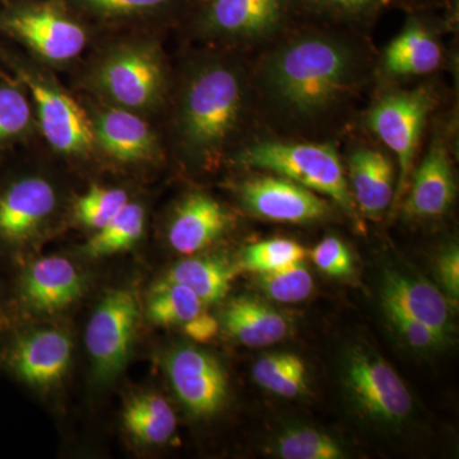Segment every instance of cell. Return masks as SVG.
Returning a JSON list of instances; mask_svg holds the SVG:
<instances>
[{
  "instance_id": "cell-16",
  "label": "cell",
  "mask_w": 459,
  "mask_h": 459,
  "mask_svg": "<svg viewBox=\"0 0 459 459\" xmlns=\"http://www.w3.org/2000/svg\"><path fill=\"white\" fill-rule=\"evenodd\" d=\"M446 295L428 281L391 271L382 287L385 313L419 320L448 336L452 331V305Z\"/></svg>"
},
{
  "instance_id": "cell-13",
  "label": "cell",
  "mask_w": 459,
  "mask_h": 459,
  "mask_svg": "<svg viewBox=\"0 0 459 459\" xmlns=\"http://www.w3.org/2000/svg\"><path fill=\"white\" fill-rule=\"evenodd\" d=\"M241 202L249 212L274 222L320 221L331 212V205L316 192L282 177H259L238 186Z\"/></svg>"
},
{
  "instance_id": "cell-3",
  "label": "cell",
  "mask_w": 459,
  "mask_h": 459,
  "mask_svg": "<svg viewBox=\"0 0 459 459\" xmlns=\"http://www.w3.org/2000/svg\"><path fill=\"white\" fill-rule=\"evenodd\" d=\"M247 168L273 172L331 198L344 212L356 219V204L343 166L334 147L329 144L294 142H259L241 155Z\"/></svg>"
},
{
  "instance_id": "cell-35",
  "label": "cell",
  "mask_w": 459,
  "mask_h": 459,
  "mask_svg": "<svg viewBox=\"0 0 459 459\" xmlns=\"http://www.w3.org/2000/svg\"><path fill=\"white\" fill-rule=\"evenodd\" d=\"M314 264L332 277H346L353 272L352 256L343 241L328 237L312 250Z\"/></svg>"
},
{
  "instance_id": "cell-31",
  "label": "cell",
  "mask_w": 459,
  "mask_h": 459,
  "mask_svg": "<svg viewBox=\"0 0 459 459\" xmlns=\"http://www.w3.org/2000/svg\"><path fill=\"white\" fill-rule=\"evenodd\" d=\"M258 282L268 298L282 304L307 300L314 290L313 276L303 262L267 273H259Z\"/></svg>"
},
{
  "instance_id": "cell-21",
  "label": "cell",
  "mask_w": 459,
  "mask_h": 459,
  "mask_svg": "<svg viewBox=\"0 0 459 459\" xmlns=\"http://www.w3.org/2000/svg\"><path fill=\"white\" fill-rule=\"evenodd\" d=\"M222 322L230 336L249 347L271 346L285 340L291 332L286 316L246 296L230 301L222 314Z\"/></svg>"
},
{
  "instance_id": "cell-24",
  "label": "cell",
  "mask_w": 459,
  "mask_h": 459,
  "mask_svg": "<svg viewBox=\"0 0 459 459\" xmlns=\"http://www.w3.org/2000/svg\"><path fill=\"white\" fill-rule=\"evenodd\" d=\"M238 267L217 258H190L175 264L166 281L192 290L204 305L220 303L228 295Z\"/></svg>"
},
{
  "instance_id": "cell-18",
  "label": "cell",
  "mask_w": 459,
  "mask_h": 459,
  "mask_svg": "<svg viewBox=\"0 0 459 459\" xmlns=\"http://www.w3.org/2000/svg\"><path fill=\"white\" fill-rule=\"evenodd\" d=\"M455 198V174L448 151L435 142L413 175L404 213L412 219H435L448 212Z\"/></svg>"
},
{
  "instance_id": "cell-7",
  "label": "cell",
  "mask_w": 459,
  "mask_h": 459,
  "mask_svg": "<svg viewBox=\"0 0 459 459\" xmlns=\"http://www.w3.org/2000/svg\"><path fill=\"white\" fill-rule=\"evenodd\" d=\"M138 322L137 299L128 290H113L101 299L86 329L87 350L98 382L114 379L126 367Z\"/></svg>"
},
{
  "instance_id": "cell-10",
  "label": "cell",
  "mask_w": 459,
  "mask_h": 459,
  "mask_svg": "<svg viewBox=\"0 0 459 459\" xmlns=\"http://www.w3.org/2000/svg\"><path fill=\"white\" fill-rule=\"evenodd\" d=\"M166 368L175 394L193 415L210 418L222 409L228 377L214 356L195 347H179L169 355Z\"/></svg>"
},
{
  "instance_id": "cell-34",
  "label": "cell",
  "mask_w": 459,
  "mask_h": 459,
  "mask_svg": "<svg viewBox=\"0 0 459 459\" xmlns=\"http://www.w3.org/2000/svg\"><path fill=\"white\" fill-rule=\"evenodd\" d=\"M385 314L402 341L416 351H437V350L443 349L446 341H448V336L440 333L439 331L425 325V323L407 318V316H400V314Z\"/></svg>"
},
{
  "instance_id": "cell-36",
  "label": "cell",
  "mask_w": 459,
  "mask_h": 459,
  "mask_svg": "<svg viewBox=\"0 0 459 459\" xmlns=\"http://www.w3.org/2000/svg\"><path fill=\"white\" fill-rule=\"evenodd\" d=\"M437 276L446 291V298L452 303H458L459 299V250L451 247L444 250L437 263Z\"/></svg>"
},
{
  "instance_id": "cell-2",
  "label": "cell",
  "mask_w": 459,
  "mask_h": 459,
  "mask_svg": "<svg viewBox=\"0 0 459 459\" xmlns=\"http://www.w3.org/2000/svg\"><path fill=\"white\" fill-rule=\"evenodd\" d=\"M247 78L238 63L208 60L190 74L178 111V137L186 155L199 162L219 159L240 126Z\"/></svg>"
},
{
  "instance_id": "cell-17",
  "label": "cell",
  "mask_w": 459,
  "mask_h": 459,
  "mask_svg": "<svg viewBox=\"0 0 459 459\" xmlns=\"http://www.w3.org/2000/svg\"><path fill=\"white\" fill-rule=\"evenodd\" d=\"M230 221V214L216 199L195 193L175 210L169 226V243L180 255H195L225 234Z\"/></svg>"
},
{
  "instance_id": "cell-30",
  "label": "cell",
  "mask_w": 459,
  "mask_h": 459,
  "mask_svg": "<svg viewBox=\"0 0 459 459\" xmlns=\"http://www.w3.org/2000/svg\"><path fill=\"white\" fill-rule=\"evenodd\" d=\"M307 258V249L289 238H271L253 244L244 250L238 270L267 273L287 265L301 263Z\"/></svg>"
},
{
  "instance_id": "cell-39",
  "label": "cell",
  "mask_w": 459,
  "mask_h": 459,
  "mask_svg": "<svg viewBox=\"0 0 459 459\" xmlns=\"http://www.w3.org/2000/svg\"><path fill=\"white\" fill-rule=\"evenodd\" d=\"M416 3H429V2H437V0H413Z\"/></svg>"
},
{
  "instance_id": "cell-9",
  "label": "cell",
  "mask_w": 459,
  "mask_h": 459,
  "mask_svg": "<svg viewBox=\"0 0 459 459\" xmlns=\"http://www.w3.org/2000/svg\"><path fill=\"white\" fill-rule=\"evenodd\" d=\"M0 33L51 63H65L82 53L87 33L56 9L16 7L0 12Z\"/></svg>"
},
{
  "instance_id": "cell-29",
  "label": "cell",
  "mask_w": 459,
  "mask_h": 459,
  "mask_svg": "<svg viewBox=\"0 0 459 459\" xmlns=\"http://www.w3.org/2000/svg\"><path fill=\"white\" fill-rule=\"evenodd\" d=\"M274 451L283 459H341L344 451L340 444L316 429L291 428L274 444Z\"/></svg>"
},
{
  "instance_id": "cell-4",
  "label": "cell",
  "mask_w": 459,
  "mask_h": 459,
  "mask_svg": "<svg viewBox=\"0 0 459 459\" xmlns=\"http://www.w3.org/2000/svg\"><path fill=\"white\" fill-rule=\"evenodd\" d=\"M0 57L26 90L36 120L50 146L65 155L90 152L96 142L95 134L92 124L77 102L42 77L40 72L12 56L11 51L0 49Z\"/></svg>"
},
{
  "instance_id": "cell-8",
  "label": "cell",
  "mask_w": 459,
  "mask_h": 459,
  "mask_svg": "<svg viewBox=\"0 0 459 459\" xmlns=\"http://www.w3.org/2000/svg\"><path fill=\"white\" fill-rule=\"evenodd\" d=\"M98 84L119 108L132 111L152 108L164 90L161 56L146 44L117 48L100 65Z\"/></svg>"
},
{
  "instance_id": "cell-5",
  "label": "cell",
  "mask_w": 459,
  "mask_h": 459,
  "mask_svg": "<svg viewBox=\"0 0 459 459\" xmlns=\"http://www.w3.org/2000/svg\"><path fill=\"white\" fill-rule=\"evenodd\" d=\"M343 385L353 407L377 424L395 427L412 411V398L403 380L368 347H352L346 353Z\"/></svg>"
},
{
  "instance_id": "cell-28",
  "label": "cell",
  "mask_w": 459,
  "mask_h": 459,
  "mask_svg": "<svg viewBox=\"0 0 459 459\" xmlns=\"http://www.w3.org/2000/svg\"><path fill=\"white\" fill-rule=\"evenodd\" d=\"M144 229V210L141 204L128 202L122 211L96 231L84 247L90 256L114 255L129 249L140 240Z\"/></svg>"
},
{
  "instance_id": "cell-22",
  "label": "cell",
  "mask_w": 459,
  "mask_h": 459,
  "mask_svg": "<svg viewBox=\"0 0 459 459\" xmlns=\"http://www.w3.org/2000/svg\"><path fill=\"white\" fill-rule=\"evenodd\" d=\"M442 48L421 18H411L386 47L383 65L395 77L431 74L442 63Z\"/></svg>"
},
{
  "instance_id": "cell-27",
  "label": "cell",
  "mask_w": 459,
  "mask_h": 459,
  "mask_svg": "<svg viewBox=\"0 0 459 459\" xmlns=\"http://www.w3.org/2000/svg\"><path fill=\"white\" fill-rule=\"evenodd\" d=\"M256 385L281 397L295 398L307 391L304 361L292 353L263 356L253 368Z\"/></svg>"
},
{
  "instance_id": "cell-15",
  "label": "cell",
  "mask_w": 459,
  "mask_h": 459,
  "mask_svg": "<svg viewBox=\"0 0 459 459\" xmlns=\"http://www.w3.org/2000/svg\"><path fill=\"white\" fill-rule=\"evenodd\" d=\"M72 360V341L59 329H40L12 347L8 365L22 382L38 388L59 383Z\"/></svg>"
},
{
  "instance_id": "cell-14",
  "label": "cell",
  "mask_w": 459,
  "mask_h": 459,
  "mask_svg": "<svg viewBox=\"0 0 459 459\" xmlns=\"http://www.w3.org/2000/svg\"><path fill=\"white\" fill-rule=\"evenodd\" d=\"M84 281L65 256L38 259L21 277L20 299L30 312L56 314L74 304L83 294Z\"/></svg>"
},
{
  "instance_id": "cell-32",
  "label": "cell",
  "mask_w": 459,
  "mask_h": 459,
  "mask_svg": "<svg viewBox=\"0 0 459 459\" xmlns=\"http://www.w3.org/2000/svg\"><path fill=\"white\" fill-rule=\"evenodd\" d=\"M128 202V193L123 189L93 186L78 198L75 214L83 225L98 231L110 222Z\"/></svg>"
},
{
  "instance_id": "cell-19",
  "label": "cell",
  "mask_w": 459,
  "mask_h": 459,
  "mask_svg": "<svg viewBox=\"0 0 459 459\" xmlns=\"http://www.w3.org/2000/svg\"><path fill=\"white\" fill-rule=\"evenodd\" d=\"M92 128L102 150L119 161H143L155 155V134L134 111L119 107L105 108Z\"/></svg>"
},
{
  "instance_id": "cell-37",
  "label": "cell",
  "mask_w": 459,
  "mask_h": 459,
  "mask_svg": "<svg viewBox=\"0 0 459 459\" xmlns=\"http://www.w3.org/2000/svg\"><path fill=\"white\" fill-rule=\"evenodd\" d=\"M171 0H86L87 4L104 14H128L168 4Z\"/></svg>"
},
{
  "instance_id": "cell-25",
  "label": "cell",
  "mask_w": 459,
  "mask_h": 459,
  "mask_svg": "<svg viewBox=\"0 0 459 459\" xmlns=\"http://www.w3.org/2000/svg\"><path fill=\"white\" fill-rule=\"evenodd\" d=\"M33 115L31 100L22 84L0 74V159L29 135Z\"/></svg>"
},
{
  "instance_id": "cell-23",
  "label": "cell",
  "mask_w": 459,
  "mask_h": 459,
  "mask_svg": "<svg viewBox=\"0 0 459 459\" xmlns=\"http://www.w3.org/2000/svg\"><path fill=\"white\" fill-rule=\"evenodd\" d=\"M123 422L126 431L146 446L168 442L177 429V418L170 404L155 394H137L126 402Z\"/></svg>"
},
{
  "instance_id": "cell-33",
  "label": "cell",
  "mask_w": 459,
  "mask_h": 459,
  "mask_svg": "<svg viewBox=\"0 0 459 459\" xmlns=\"http://www.w3.org/2000/svg\"><path fill=\"white\" fill-rule=\"evenodd\" d=\"M391 0H296V5L318 16L362 21L383 11Z\"/></svg>"
},
{
  "instance_id": "cell-38",
  "label": "cell",
  "mask_w": 459,
  "mask_h": 459,
  "mask_svg": "<svg viewBox=\"0 0 459 459\" xmlns=\"http://www.w3.org/2000/svg\"><path fill=\"white\" fill-rule=\"evenodd\" d=\"M184 332L195 342H208L217 336L220 329L219 320L211 314L201 312L183 325Z\"/></svg>"
},
{
  "instance_id": "cell-11",
  "label": "cell",
  "mask_w": 459,
  "mask_h": 459,
  "mask_svg": "<svg viewBox=\"0 0 459 459\" xmlns=\"http://www.w3.org/2000/svg\"><path fill=\"white\" fill-rule=\"evenodd\" d=\"M56 190L36 175L9 178L0 183V244L23 246L56 211Z\"/></svg>"
},
{
  "instance_id": "cell-1",
  "label": "cell",
  "mask_w": 459,
  "mask_h": 459,
  "mask_svg": "<svg viewBox=\"0 0 459 459\" xmlns=\"http://www.w3.org/2000/svg\"><path fill=\"white\" fill-rule=\"evenodd\" d=\"M350 42L322 31L298 33L271 51L258 72V89L282 122L307 126L336 110L362 74Z\"/></svg>"
},
{
  "instance_id": "cell-20",
  "label": "cell",
  "mask_w": 459,
  "mask_h": 459,
  "mask_svg": "<svg viewBox=\"0 0 459 459\" xmlns=\"http://www.w3.org/2000/svg\"><path fill=\"white\" fill-rule=\"evenodd\" d=\"M349 165L356 207L367 216H380L395 195L391 160L380 151L361 147L350 156Z\"/></svg>"
},
{
  "instance_id": "cell-12",
  "label": "cell",
  "mask_w": 459,
  "mask_h": 459,
  "mask_svg": "<svg viewBox=\"0 0 459 459\" xmlns=\"http://www.w3.org/2000/svg\"><path fill=\"white\" fill-rule=\"evenodd\" d=\"M296 8V0H207L204 25L226 40H263L280 31Z\"/></svg>"
},
{
  "instance_id": "cell-26",
  "label": "cell",
  "mask_w": 459,
  "mask_h": 459,
  "mask_svg": "<svg viewBox=\"0 0 459 459\" xmlns=\"http://www.w3.org/2000/svg\"><path fill=\"white\" fill-rule=\"evenodd\" d=\"M204 307L201 299L188 287L166 280L152 287L147 303L151 322L162 327H183L204 312Z\"/></svg>"
},
{
  "instance_id": "cell-6",
  "label": "cell",
  "mask_w": 459,
  "mask_h": 459,
  "mask_svg": "<svg viewBox=\"0 0 459 459\" xmlns=\"http://www.w3.org/2000/svg\"><path fill=\"white\" fill-rule=\"evenodd\" d=\"M433 107L427 90L394 91L377 100L368 114V126L397 157L394 198H401L409 184L422 129Z\"/></svg>"
}]
</instances>
